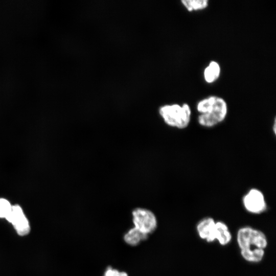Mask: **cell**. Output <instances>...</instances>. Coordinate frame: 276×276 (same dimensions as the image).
Instances as JSON below:
<instances>
[{
    "instance_id": "14",
    "label": "cell",
    "mask_w": 276,
    "mask_h": 276,
    "mask_svg": "<svg viewBox=\"0 0 276 276\" xmlns=\"http://www.w3.org/2000/svg\"><path fill=\"white\" fill-rule=\"evenodd\" d=\"M275 119H274V124H273V131L274 132V134H275V127H276V125H275Z\"/></svg>"
},
{
    "instance_id": "2",
    "label": "cell",
    "mask_w": 276,
    "mask_h": 276,
    "mask_svg": "<svg viewBox=\"0 0 276 276\" xmlns=\"http://www.w3.org/2000/svg\"><path fill=\"white\" fill-rule=\"evenodd\" d=\"M196 110L199 113L197 118L198 124L204 127L211 128L225 119L228 106L223 98L210 96L197 102Z\"/></svg>"
},
{
    "instance_id": "8",
    "label": "cell",
    "mask_w": 276,
    "mask_h": 276,
    "mask_svg": "<svg viewBox=\"0 0 276 276\" xmlns=\"http://www.w3.org/2000/svg\"><path fill=\"white\" fill-rule=\"evenodd\" d=\"M221 73L219 64L215 61H211L204 68L203 77L205 81L208 83L215 82L219 78Z\"/></svg>"
},
{
    "instance_id": "11",
    "label": "cell",
    "mask_w": 276,
    "mask_h": 276,
    "mask_svg": "<svg viewBox=\"0 0 276 276\" xmlns=\"http://www.w3.org/2000/svg\"><path fill=\"white\" fill-rule=\"evenodd\" d=\"M182 5L189 12L204 9L209 6L208 0H182Z\"/></svg>"
},
{
    "instance_id": "10",
    "label": "cell",
    "mask_w": 276,
    "mask_h": 276,
    "mask_svg": "<svg viewBox=\"0 0 276 276\" xmlns=\"http://www.w3.org/2000/svg\"><path fill=\"white\" fill-rule=\"evenodd\" d=\"M216 223L218 229V236L216 240L222 245L228 244L231 240L232 236L227 225L220 221Z\"/></svg>"
},
{
    "instance_id": "12",
    "label": "cell",
    "mask_w": 276,
    "mask_h": 276,
    "mask_svg": "<svg viewBox=\"0 0 276 276\" xmlns=\"http://www.w3.org/2000/svg\"><path fill=\"white\" fill-rule=\"evenodd\" d=\"M12 205L6 199L0 198V218L6 219L10 212Z\"/></svg>"
},
{
    "instance_id": "9",
    "label": "cell",
    "mask_w": 276,
    "mask_h": 276,
    "mask_svg": "<svg viewBox=\"0 0 276 276\" xmlns=\"http://www.w3.org/2000/svg\"><path fill=\"white\" fill-rule=\"evenodd\" d=\"M148 235L144 234L135 227L131 228L124 236V241L131 246H136L145 240Z\"/></svg>"
},
{
    "instance_id": "4",
    "label": "cell",
    "mask_w": 276,
    "mask_h": 276,
    "mask_svg": "<svg viewBox=\"0 0 276 276\" xmlns=\"http://www.w3.org/2000/svg\"><path fill=\"white\" fill-rule=\"evenodd\" d=\"M134 227L142 233L148 235L153 233L157 227V220L154 214L150 210L137 208L132 212Z\"/></svg>"
},
{
    "instance_id": "3",
    "label": "cell",
    "mask_w": 276,
    "mask_h": 276,
    "mask_svg": "<svg viewBox=\"0 0 276 276\" xmlns=\"http://www.w3.org/2000/svg\"><path fill=\"white\" fill-rule=\"evenodd\" d=\"M159 112L168 126L180 129L186 128L191 119V109L186 103L165 105L160 107Z\"/></svg>"
},
{
    "instance_id": "7",
    "label": "cell",
    "mask_w": 276,
    "mask_h": 276,
    "mask_svg": "<svg viewBox=\"0 0 276 276\" xmlns=\"http://www.w3.org/2000/svg\"><path fill=\"white\" fill-rule=\"evenodd\" d=\"M197 230L200 237L208 242L217 239L218 229L214 220L208 217L200 221L197 226Z\"/></svg>"
},
{
    "instance_id": "5",
    "label": "cell",
    "mask_w": 276,
    "mask_h": 276,
    "mask_svg": "<svg viewBox=\"0 0 276 276\" xmlns=\"http://www.w3.org/2000/svg\"><path fill=\"white\" fill-rule=\"evenodd\" d=\"M242 201L245 209L251 213L260 214L266 209L265 196L257 188L250 189L244 195Z\"/></svg>"
},
{
    "instance_id": "1",
    "label": "cell",
    "mask_w": 276,
    "mask_h": 276,
    "mask_svg": "<svg viewBox=\"0 0 276 276\" xmlns=\"http://www.w3.org/2000/svg\"><path fill=\"white\" fill-rule=\"evenodd\" d=\"M237 242L241 254L247 261L258 262L262 260L267 241L264 234L250 227L240 228L237 233Z\"/></svg>"
},
{
    "instance_id": "13",
    "label": "cell",
    "mask_w": 276,
    "mask_h": 276,
    "mask_svg": "<svg viewBox=\"0 0 276 276\" xmlns=\"http://www.w3.org/2000/svg\"><path fill=\"white\" fill-rule=\"evenodd\" d=\"M104 276H128V274L125 272H121L109 267L105 271Z\"/></svg>"
},
{
    "instance_id": "6",
    "label": "cell",
    "mask_w": 276,
    "mask_h": 276,
    "mask_svg": "<svg viewBox=\"0 0 276 276\" xmlns=\"http://www.w3.org/2000/svg\"><path fill=\"white\" fill-rule=\"evenodd\" d=\"M6 219L13 225L18 235L24 236L30 233L31 228L29 221L19 205H12Z\"/></svg>"
}]
</instances>
